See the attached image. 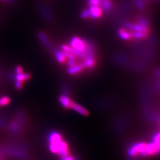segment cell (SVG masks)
I'll return each instance as SVG.
<instances>
[{"mask_svg":"<svg viewBox=\"0 0 160 160\" xmlns=\"http://www.w3.org/2000/svg\"><path fill=\"white\" fill-rule=\"evenodd\" d=\"M49 148L52 153L67 156L69 154L68 145L62 140V135L57 131L51 132L48 137Z\"/></svg>","mask_w":160,"mask_h":160,"instance_id":"cell-1","label":"cell"},{"mask_svg":"<svg viewBox=\"0 0 160 160\" xmlns=\"http://www.w3.org/2000/svg\"><path fill=\"white\" fill-rule=\"evenodd\" d=\"M26 119V115L22 111L17 113L16 118L15 120H12L10 125L9 129L12 135H17L20 132L22 128L23 124L25 123Z\"/></svg>","mask_w":160,"mask_h":160,"instance_id":"cell-2","label":"cell"},{"mask_svg":"<svg viewBox=\"0 0 160 160\" xmlns=\"http://www.w3.org/2000/svg\"><path fill=\"white\" fill-rule=\"evenodd\" d=\"M61 49H62V51L68 52L74 54L77 57L80 58L84 59H85L87 58L86 54L84 52L76 50V49H75L74 48H72L71 46H69V45H62L61 46Z\"/></svg>","mask_w":160,"mask_h":160,"instance_id":"cell-3","label":"cell"},{"mask_svg":"<svg viewBox=\"0 0 160 160\" xmlns=\"http://www.w3.org/2000/svg\"><path fill=\"white\" fill-rule=\"evenodd\" d=\"M69 108L72 109L73 110L75 111L76 112L78 113L79 114L83 115V116H88V112L87 109L80 105L78 103H75L74 102L71 101L70 105H69Z\"/></svg>","mask_w":160,"mask_h":160,"instance_id":"cell-4","label":"cell"},{"mask_svg":"<svg viewBox=\"0 0 160 160\" xmlns=\"http://www.w3.org/2000/svg\"><path fill=\"white\" fill-rule=\"evenodd\" d=\"M90 17L96 19L101 17L102 15V10L99 6H90L89 9Z\"/></svg>","mask_w":160,"mask_h":160,"instance_id":"cell-5","label":"cell"},{"mask_svg":"<svg viewBox=\"0 0 160 160\" xmlns=\"http://www.w3.org/2000/svg\"><path fill=\"white\" fill-rule=\"evenodd\" d=\"M86 65L84 62H82L79 64H76L74 66L69 67L68 69V72L69 74L75 75L81 72L83 69L86 68Z\"/></svg>","mask_w":160,"mask_h":160,"instance_id":"cell-6","label":"cell"},{"mask_svg":"<svg viewBox=\"0 0 160 160\" xmlns=\"http://www.w3.org/2000/svg\"><path fill=\"white\" fill-rule=\"evenodd\" d=\"M38 36H39V38L40 39V42L45 46H46L47 48H48L49 49H51L52 51L54 49L53 46L51 42V41L48 38V37L46 36V34H45L43 32H40L38 33Z\"/></svg>","mask_w":160,"mask_h":160,"instance_id":"cell-7","label":"cell"},{"mask_svg":"<svg viewBox=\"0 0 160 160\" xmlns=\"http://www.w3.org/2000/svg\"><path fill=\"white\" fill-rule=\"evenodd\" d=\"M9 78H10L12 80H15L21 81V82H24L26 81H28L30 78V75L28 73H22L20 74H10L9 75Z\"/></svg>","mask_w":160,"mask_h":160,"instance_id":"cell-8","label":"cell"},{"mask_svg":"<svg viewBox=\"0 0 160 160\" xmlns=\"http://www.w3.org/2000/svg\"><path fill=\"white\" fill-rule=\"evenodd\" d=\"M157 145L154 142L147 144L145 152L142 156L147 157L150 155L154 154L155 152L157 149Z\"/></svg>","mask_w":160,"mask_h":160,"instance_id":"cell-9","label":"cell"},{"mask_svg":"<svg viewBox=\"0 0 160 160\" xmlns=\"http://www.w3.org/2000/svg\"><path fill=\"white\" fill-rule=\"evenodd\" d=\"M59 100L63 108H65V109L69 108V105H70L71 100L69 97L68 95L63 94V95H62L59 97Z\"/></svg>","mask_w":160,"mask_h":160,"instance_id":"cell-10","label":"cell"},{"mask_svg":"<svg viewBox=\"0 0 160 160\" xmlns=\"http://www.w3.org/2000/svg\"><path fill=\"white\" fill-rule=\"evenodd\" d=\"M53 52L56 59L59 63H63L66 61V57H65L62 51H59L56 49H53L52 50Z\"/></svg>","mask_w":160,"mask_h":160,"instance_id":"cell-11","label":"cell"},{"mask_svg":"<svg viewBox=\"0 0 160 160\" xmlns=\"http://www.w3.org/2000/svg\"><path fill=\"white\" fill-rule=\"evenodd\" d=\"M118 35L120 39H122L123 40L132 39L131 32H128L126 29H119L118 30Z\"/></svg>","mask_w":160,"mask_h":160,"instance_id":"cell-12","label":"cell"},{"mask_svg":"<svg viewBox=\"0 0 160 160\" xmlns=\"http://www.w3.org/2000/svg\"><path fill=\"white\" fill-rule=\"evenodd\" d=\"M86 68L89 69L93 68L96 64V61L94 58L87 57L84 61Z\"/></svg>","mask_w":160,"mask_h":160,"instance_id":"cell-13","label":"cell"},{"mask_svg":"<svg viewBox=\"0 0 160 160\" xmlns=\"http://www.w3.org/2000/svg\"><path fill=\"white\" fill-rule=\"evenodd\" d=\"M132 39H144L147 37L148 33L140 32H131Z\"/></svg>","mask_w":160,"mask_h":160,"instance_id":"cell-14","label":"cell"},{"mask_svg":"<svg viewBox=\"0 0 160 160\" xmlns=\"http://www.w3.org/2000/svg\"><path fill=\"white\" fill-rule=\"evenodd\" d=\"M40 11L42 12V15L45 17L46 20H51L52 19V14H51V12L49 10L46 8V7L43 6L40 7Z\"/></svg>","mask_w":160,"mask_h":160,"instance_id":"cell-15","label":"cell"},{"mask_svg":"<svg viewBox=\"0 0 160 160\" xmlns=\"http://www.w3.org/2000/svg\"><path fill=\"white\" fill-rule=\"evenodd\" d=\"M101 3L103 9L106 11H110L112 8V3L110 0H102Z\"/></svg>","mask_w":160,"mask_h":160,"instance_id":"cell-16","label":"cell"},{"mask_svg":"<svg viewBox=\"0 0 160 160\" xmlns=\"http://www.w3.org/2000/svg\"><path fill=\"white\" fill-rule=\"evenodd\" d=\"M100 3V0H88V4L90 6H99Z\"/></svg>","mask_w":160,"mask_h":160,"instance_id":"cell-17","label":"cell"},{"mask_svg":"<svg viewBox=\"0 0 160 160\" xmlns=\"http://www.w3.org/2000/svg\"><path fill=\"white\" fill-rule=\"evenodd\" d=\"M1 102H2V106H6L7 105L8 103L10 102V98L7 96H3L1 98Z\"/></svg>","mask_w":160,"mask_h":160,"instance_id":"cell-18","label":"cell"},{"mask_svg":"<svg viewBox=\"0 0 160 160\" xmlns=\"http://www.w3.org/2000/svg\"><path fill=\"white\" fill-rule=\"evenodd\" d=\"M76 64H77V58L68 59V62H67V65H68V68L73 67Z\"/></svg>","mask_w":160,"mask_h":160,"instance_id":"cell-19","label":"cell"},{"mask_svg":"<svg viewBox=\"0 0 160 160\" xmlns=\"http://www.w3.org/2000/svg\"><path fill=\"white\" fill-rule=\"evenodd\" d=\"M153 142L157 145L160 144V132L155 135L154 137L153 138Z\"/></svg>","mask_w":160,"mask_h":160,"instance_id":"cell-20","label":"cell"},{"mask_svg":"<svg viewBox=\"0 0 160 160\" xmlns=\"http://www.w3.org/2000/svg\"><path fill=\"white\" fill-rule=\"evenodd\" d=\"M139 24L141 25L142 26L145 27V28H148V22L147 20H146L144 18H141L139 20Z\"/></svg>","mask_w":160,"mask_h":160,"instance_id":"cell-21","label":"cell"},{"mask_svg":"<svg viewBox=\"0 0 160 160\" xmlns=\"http://www.w3.org/2000/svg\"><path fill=\"white\" fill-rule=\"evenodd\" d=\"M81 17H82V18H87L90 17L89 10L87 9V10H85L82 11L81 14Z\"/></svg>","mask_w":160,"mask_h":160,"instance_id":"cell-22","label":"cell"},{"mask_svg":"<svg viewBox=\"0 0 160 160\" xmlns=\"http://www.w3.org/2000/svg\"><path fill=\"white\" fill-rule=\"evenodd\" d=\"M60 160H77V159L75 158L74 157L68 155L67 156L61 157Z\"/></svg>","mask_w":160,"mask_h":160,"instance_id":"cell-23","label":"cell"},{"mask_svg":"<svg viewBox=\"0 0 160 160\" xmlns=\"http://www.w3.org/2000/svg\"><path fill=\"white\" fill-rule=\"evenodd\" d=\"M23 82L16 81L15 82V87L17 90H20L23 87Z\"/></svg>","mask_w":160,"mask_h":160,"instance_id":"cell-24","label":"cell"},{"mask_svg":"<svg viewBox=\"0 0 160 160\" xmlns=\"http://www.w3.org/2000/svg\"><path fill=\"white\" fill-rule=\"evenodd\" d=\"M15 72L17 74H22L24 72H23V69L22 68V67L20 66H17L15 68Z\"/></svg>","mask_w":160,"mask_h":160,"instance_id":"cell-25","label":"cell"},{"mask_svg":"<svg viewBox=\"0 0 160 160\" xmlns=\"http://www.w3.org/2000/svg\"><path fill=\"white\" fill-rule=\"evenodd\" d=\"M6 123H7V122H6V119L1 117L0 118V128L5 126Z\"/></svg>","mask_w":160,"mask_h":160,"instance_id":"cell-26","label":"cell"},{"mask_svg":"<svg viewBox=\"0 0 160 160\" xmlns=\"http://www.w3.org/2000/svg\"><path fill=\"white\" fill-rule=\"evenodd\" d=\"M136 5L139 8H143V7H144L143 2L142 1H139V0L136 1Z\"/></svg>","mask_w":160,"mask_h":160,"instance_id":"cell-27","label":"cell"},{"mask_svg":"<svg viewBox=\"0 0 160 160\" xmlns=\"http://www.w3.org/2000/svg\"><path fill=\"white\" fill-rule=\"evenodd\" d=\"M1 1H4V2H10V3H12V2L14 1V0H1Z\"/></svg>","mask_w":160,"mask_h":160,"instance_id":"cell-28","label":"cell"},{"mask_svg":"<svg viewBox=\"0 0 160 160\" xmlns=\"http://www.w3.org/2000/svg\"><path fill=\"white\" fill-rule=\"evenodd\" d=\"M0 106H2V102H1V98H0Z\"/></svg>","mask_w":160,"mask_h":160,"instance_id":"cell-29","label":"cell"},{"mask_svg":"<svg viewBox=\"0 0 160 160\" xmlns=\"http://www.w3.org/2000/svg\"><path fill=\"white\" fill-rule=\"evenodd\" d=\"M0 160H2V158H1V157H0Z\"/></svg>","mask_w":160,"mask_h":160,"instance_id":"cell-30","label":"cell"}]
</instances>
